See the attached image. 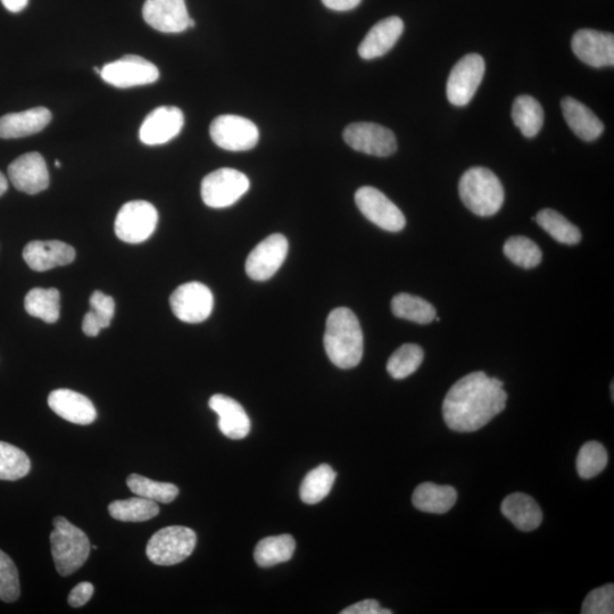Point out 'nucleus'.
<instances>
[{"label": "nucleus", "mask_w": 614, "mask_h": 614, "mask_svg": "<svg viewBox=\"0 0 614 614\" xmlns=\"http://www.w3.org/2000/svg\"><path fill=\"white\" fill-rule=\"evenodd\" d=\"M508 394L503 383L485 372L469 373L448 391L443 403L444 421L458 433H472L491 422L505 409Z\"/></svg>", "instance_id": "f257e3e1"}, {"label": "nucleus", "mask_w": 614, "mask_h": 614, "mask_svg": "<svg viewBox=\"0 0 614 614\" xmlns=\"http://www.w3.org/2000/svg\"><path fill=\"white\" fill-rule=\"evenodd\" d=\"M325 350L339 369H352L363 358L364 340L358 317L347 307H338L327 319Z\"/></svg>", "instance_id": "f03ea898"}, {"label": "nucleus", "mask_w": 614, "mask_h": 614, "mask_svg": "<svg viewBox=\"0 0 614 614\" xmlns=\"http://www.w3.org/2000/svg\"><path fill=\"white\" fill-rule=\"evenodd\" d=\"M461 201L478 217H493L502 209L504 189L491 170L476 167L464 172L460 184Z\"/></svg>", "instance_id": "7ed1b4c3"}, {"label": "nucleus", "mask_w": 614, "mask_h": 614, "mask_svg": "<svg viewBox=\"0 0 614 614\" xmlns=\"http://www.w3.org/2000/svg\"><path fill=\"white\" fill-rule=\"evenodd\" d=\"M53 525L49 539L55 567L58 574L68 577L87 562L91 545L84 531L64 517H56Z\"/></svg>", "instance_id": "20e7f679"}, {"label": "nucleus", "mask_w": 614, "mask_h": 614, "mask_svg": "<svg viewBox=\"0 0 614 614\" xmlns=\"http://www.w3.org/2000/svg\"><path fill=\"white\" fill-rule=\"evenodd\" d=\"M197 544L193 529L182 526L165 527L154 534L146 547L149 561L156 566L169 567L184 562Z\"/></svg>", "instance_id": "39448f33"}, {"label": "nucleus", "mask_w": 614, "mask_h": 614, "mask_svg": "<svg viewBox=\"0 0 614 614\" xmlns=\"http://www.w3.org/2000/svg\"><path fill=\"white\" fill-rule=\"evenodd\" d=\"M250 180L244 173L229 168L214 171L202 181L203 202L212 209L234 205L250 189Z\"/></svg>", "instance_id": "423d86ee"}, {"label": "nucleus", "mask_w": 614, "mask_h": 614, "mask_svg": "<svg viewBox=\"0 0 614 614\" xmlns=\"http://www.w3.org/2000/svg\"><path fill=\"white\" fill-rule=\"evenodd\" d=\"M159 213L154 205L145 201L124 204L115 220V234L124 243L140 244L154 234Z\"/></svg>", "instance_id": "0eeeda50"}, {"label": "nucleus", "mask_w": 614, "mask_h": 614, "mask_svg": "<svg viewBox=\"0 0 614 614\" xmlns=\"http://www.w3.org/2000/svg\"><path fill=\"white\" fill-rule=\"evenodd\" d=\"M214 144L230 152H246L260 139L259 128L251 120L239 115H220L210 127Z\"/></svg>", "instance_id": "6e6552de"}, {"label": "nucleus", "mask_w": 614, "mask_h": 614, "mask_svg": "<svg viewBox=\"0 0 614 614\" xmlns=\"http://www.w3.org/2000/svg\"><path fill=\"white\" fill-rule=\"evenodd\" d=\"M485 61L478 54H469L454 65L447 80L446 94L454 106H467L475 97L485 76Z\"/></svg>", "instance_id": "1a4fd4ad"}, {"label": "nucleus", "mask_w": 614, "mask_h": 614, "mask_svg": "<svg viewBox=\"0 0 614 614\" xmlns=\"http://www.w3.org/2000/svg\"><path fill=\"white\" fill-rule=\"evenodd\" d=\"M101 78L115 88L126 89L154 84L160 78V71L144 57L127 55L104 65Z\"/></svg>", "instance_id": "9d476101"}, {"label": "nucleus", "mask_w": 614, "mask_h": 614, "mask_svg": "<svg viewBox=\"0 0 614 614\" xmlns=\"http://www.w3.org/2000/svg\"><path fill=\"white\" fill-rule=\"evenodd\" d=\"M174 315L186 323H201L209 319L214 297L209 287L201 282H188L174 290L170 297Z\"/></svg>", "instance_id": "9b49d317"}, {"label": "nucleus", "mask_w": 614, "mask_h": 614, "mask_svg": "<svg viewBox=\"0 0 614 614\" xmlns=\"http://www.w3.org/2000/svg\"><path fill=\"white\" fill-rule=\"evenodd\" d=\"M345 143L356 152L387 157L397 151V140L392 130L377 123H352L344 131Z\"/></svg>", "instance_id": "f8f14e48"}, {"label": "nucleus", "mask_w": 614, "mask_h": 614, "mask_svg": "<svg viewBox=\"0 0 614 614\" xmlns=\"http://www.w3.org/2000/svg\"><path fill=\"white\" fill-rule=\"evenodd\" d=\"M355 203L359 210L377 227L389 232L402 231L406 220L398 207L380 190L362 187L355 194Z\"/></svg>", "instance_id": "ddd939ff"}, {"label": "nucleus", "mask_w": 614, "mask_h": 614, "mask_svg": "<svg viewBox=\"0 0 614 614\" xmlns=\"http://www.w3.org/2000/svg\"><path fill=\"white\" fill-rule=\"evenodd\" d=\"M288 248L285 236L275 234L265 238L247 257L248 277L256 281H265L275 276L286 260Z\"/></svg>", "instance_id": "4468645a"}, {"label": "nucleus", "mask_w": 614, "mask_h": 614, "mask_svg": "<svg viewBox=\"0 0 614 614\" xmlns=\"http://www.w3.org/2000/svg\"><path fill=\"white\" fill-rule=\"evenodd\" d=\"M184 113L176 106H161L146 116L139 130L141 143L159 146L179 136L184 128Z\"/></svg>", "instance_id": "2eb2a0df"}, {"label": "nucleus", "mask_w": 614, "mask_h": 614, "mask_svg": "<svg viewBox=\"0 0 614 614\" xmlns=\"http://www.w3.org/2000/svg\"><path fill=\"white\" fill-rule=\"evenodd\" d=\"M572 52L583 63L601 69L614 65V36L612 33L583 29L571 41Z\"/></svg>", "instance_id": "dca6fc26"}, {"label": "nucleus", "mask_w": 614, "mask_h": 614, "mask_svg": "<svg viewBox=\"0 0 614 614\" xmlns=\"http://www.w3.org/2000/svg\"><path fill=\"white\" fill-rule=\"evenodd\" d=\"M143 18L149 27L163 33H181L189 29L186 0H146Z\"/></svg>", "instance_id": "f3484780"}, {"label": "nucleus", "mask_w": 614, "mask_h": 614, "mask_svg": "<svg viewBox=\"0 0 614 614\" xmlns=\"http://www.w3.org/2000/svg\"><path fill=\"white\" fill-rule=\"evenodd\" d=\"M8 177L22 193L36 195L49 186V173L43 156L37 152L24 154L10 164Z\"/></svg>", "instance_id": "a211bd4d"}, {"label": "nucleus", "mask_w": 614, "mask_h": 614, "mask_svg": "<svg viewBox=\"0 0 614 614\" xmlns=\"http://www.w3.org/2000/svg\"><path fill=\"white\" fill-rule=\"evenodd\" d=\"M23 259L33 271L45 272L72 263L76 259V251L72 246L57 240H36L24 248Z\"/></svg>", "instance_id": "6ab92c4d"}, {"label": "nucleus", "mask_w": 614, "mask_h": 614, "mask_svg": "<svg viewBox=\"0 0 614 614\" xmlns=\"http://www.w3.org/2000/svg\"><path fill=\"white\" fill-rule=\"evenodd\" d=\"M48 405L58 417L76 425L88 426L97 418L93 402L71 389H56L49 394Z\"/></svg>", "instance_id": "aec40b11"}, {"label": "nucleus", "mask_w": 614, "mask_h": 614, "mask_svg": "<svg viewBox=\"0 0 614 614\" xmlns=\"http://www.w3.org/2000/svg\"><path fill=\"white\" fill-rule=\"evenodd\" d=\"M209 406L218 414L221 433L230 439H243L251 431V420L242 405L234 398L217 394L210 398Z\"/></svg>", "instance_id": "412c9836"}, {"label": "nucleus", "mask_w": 614, "mask_h": 614, "mask_svg": "<svg viewBox=\"0 0 614 614\" xmlns=\"http://www.w3.org/2000/svg\"><path fill=\"white\" fill-rule=\"evenodd\" d=\"M403 31L404 23L398 16L378 22L362 40L359 55L368 61L384 56L396 45Z\"/></svg>", "instance_id": "4be33fe9"}, {"label": "nucleus", "mask_w": 614, "mask_h": 614, "mask_svg": "<svg viewBox=\"0 0 614 614\" xmlns=\"http://www.w3.org/2000/svg\"><path fill=\"white\" fill-rule=\"evenodd\" d=\"M52 121V112L46 107H35L20 113H10L0 118V138L16 139L38 134Z\"/></svg>", "instance_id": "5701e85b"}, {"label": "nucleus", "mask_w": 614, "mask_h": 614, "mask_svg": "<svg viewBox=\"0 0 614 614\" xmlns=\"http://www.w3.org/2000/svg\"><path fill=\"white\" fill-rule=\"evenodd\" d=\"M561 109L564 120L580 139L594 141L602 136V121L585 104L575 98L566 97L562 99Z\"/></svg>", "instance_id": "b1692460"}, {"label": "nucleus", "mask_w": 614, "mask_h": 614, "mask_svg": "<svg viewBox=\"0 0 614 614\" xmlns=\"http://www.w3.org/2000/svg\"><path fill=\"white\" fill-rule=\"evenodd\" d=\"M501 510L503 516L522 531H533L541 526L543 512L533 497L514 493L506 497Z\"/></svg>", "instance_id": "393cba45"}, {"label": "nucleus", "mask_w": 614, "mask_h": 614, "mask_svg": "<svg viewBox=\"0 0 614 614\" xmlns=\"http://www.w3.org/2000/svg\"><path fill=\"white\" fill-rule=\"evenodd\" d=\"M458 500V493L452 486L423 483L412 496L413 505L422 512L443 514L450 511Z\"/></svg>", "instance_id": "a878e982"}, {"label": "nucleus", "mask_w": 614, "mask_h": 614, "mask_svg": "<svg viewBox=\"0 0 614 614\" xmlns=\"http://www.w3.org/2000/svg\"><path fill=\"white\" fill-rule=\"evenodd\" d=\"M296 542L293 536L279 535L262 539L256 545L254 559L262 568L277 566L293 558Z\"/></svg>", "instance_id": "bb28decb"}, {"label": "nucleus", "mask_w": 614, "mask_h": 614, "mask_svg": "<svg viewBox=\"0 0 614 614\" xmlns=\"http://www.w3.org/2000/svg\"><path fill=\"white\" fill-rule=\"evenodd\" d=\"M512 120L520 129L522 135L533 138L544 126V110L534 97L519 96L513 103Z\"/></svg>", "instance_id": "cd10ccee"}, {"label": "nucleus", "mask_w": 614, "mask_h": 614, "mask_svg": "<svg viewBox=\"0 0 614 614\" xmlns=\"http://www.w3.org/2000/svg\"><path fill=\"white\" fill-rule=\"evenodd\" d=\"M61 294L56 288H33L24 300V307L31 317L46 323H55L60 319Z\"/></svg>", "instance_id": "c85d7f7f"}, {"label": "nucleus", "mask_w": 614, "mask_h": 614, "mask_svg": "<svg viewBox=\"0 0 614 614\" xmlns=\"http://www.w3.org/2000/svg\"><path fill=\"white\" fill-rule=\"evenodd\" d=\"M90 311L82 322V330L89 337H97L103 329L109 328L115 313L113 298L99 290L91 295Z\"/></svg>", "instance_id": "c756f323"}, {"label": "nucleus", "mask_w": 614, "mask_h": 614, "mask_svg": "<svg viewBox=\"0 0 614 614\" xmlns=\"http://www.w3.org/2000/svg\"><path fill=\"white\" fill-rule=\"evenodd\" d=\"M337 474L328 464H321L309 472L302 481L300 496L306 504H317L333 489Z\"/></svg>", "instance_id": "7c9ffc66"}, {"label": "nucleus", "mask_w": 614, "mask_h": 614, "mask_svg": "<svg viewBox=\"0 0 614 614\" xmlns=\"http://www.w3.org/2000/svg\"><path fill=\"white\" fill-rule=\"evenodd\" d=\"M392 311L395 317L428 325L436 318V310L433 305L418 296L411 294H398L393 298Z\"/></svg>", "instance_id": "2f4dec72"}, {"label": "nucleus", "mask_w": 614, "mask_h": 614, "mask_svg": "<svg viewBox=\"0 0 614 614\" xmlns=\"http://www.w3.org/2000/svg\"><path fill=\"white\" fill-rule=\"evenodd\" d=\"M111 517L123 522L148 521L160 513V506L144 497H132L128 500L114 501L109 505Z\"/></svg>", "instance_id": "473e14b6"}, {"label": "nucleus", "mask_w": 614, "mask_h": 614, "mask_svg": "<svg viewBox=\"0 0 614 614\" xmlns=\"http://www.w3.org/2000/svg\"><path fill=\"white\" fill-rule=\"evenodd\" d=\"M533 220L560 244L577 245L582 240V232L557 211L542 210Z\"/></svg>", "instance_id": "72a5a7b5"}, {"label": "nucleus", "mask_w": 614, "mask_h": 614, "mask_svg": "<svg viewBox=\"0 0 614 614\" xmlns=\"http://www.w3.org/2000/svg\"><path fill=\"white\" fill-rule=\"evenodd\" d=\"M127 485L132 493L156 503L169 504L179 495V488L176 485L160 483L136 474L128 477Z\"/></svg>", "instance_id": "f704fd0d"}, {"label": "nucleus", "mask_w": 614, "mask_h": 614, "mask_svg": "<svg viewBox=\"0 0 614 614\" xmlns=\"http://www.w3.org/2000/svg\"><path fill=\"white\" fill-rule=\"evenodd\" d=\"M503 252L512 263L527 270L538 267L543 259L541 248L533 240L522 236L506 240Z\"/></svg>", "instance_id": "c9c22d12"}, {"label": "nucleus", "mask_w": 614, "mask_h": 614, "mask_svg": "<svg viewBox=\"0 0 614 614\" xmlns=\"http://www.w3.org/2000/svg\"><path fill=\"white\" fill-rule=\"evenodd\" d=\"M425 358L422 348L416 344H404L396 350L387 363L392 378L402 380L416 372Z\"/></svg>", "instance_id": "e433bc0d"}, {"label": "nucleus", "mask_w": 614, "mask_h": 614, "mask_svg": "<svg viewBox=\"0 0 614 614\" xmlns=\"http://www.w3.org/2000/svg\"><path fill=\"white\" fill-rule=\"evenodd\" d=\"M31 470L29 456L20 448L0 442V480L15 481L28 476Z\"/></svg>", "instance_id": "4c0bfd02"}, {"label": "nucleus", "mask_w": 614, "mask_h": 614, "mask_svg": "<svg viewBox=\"0 0 614 614\" xmlns=\"http://www.w3.org/2000/svg\"><path fill=\"white\" fill-rule=\"evenodd\" d=\"M609 456L605 447L597 442H588L580 448L577 456V471L580 478L592 479L607 467Z\"/></svg>", "instance_id": "58836bf2"}, {"label": "nucleus", "mask_w": 614, "mask_h": 614, "mask_svg": "<svg viewBox=\"0 0 614 614\" xmlns=\"http://www.w3.org/2000/svg\"><path fill=\"white\" fill-rule=\"evenodd\" d=\"M21 594L18 569L6 553L0 550V601H18Z\"/></svg>", "instance_id": "ea45409f"}, {"label": "nucleus", "mask_w": 614, "mask_h": 614, "mask_svg": "<svg viewBox=\"0 0 614 614\" xmlns=\"http://www.w3.org/2000/svg\"><path fill=\"white\" fill-rule=\"evenodd\" d=\"M614 612V586L604 585L589 593L583 603V614H612Z\"/></svg>", "instance_id": "a19ab883"}, {"label": "nucleus", "mask_w": 614, "mask_h": 614, "mask_svg": "<svg viewBox=\"0 0 614 614\" xmlns=\"http://www.w3.org/2000/svg\"><path fill=\"white\" fill-rule=\"evenodd\" d=\"M94 585L90 583H81L74 587L69 595V604L72 608H81L87 604L94 595Z\"/></svg>", "instance_id": "79ce46f5"}, {"label": "nucleus", "mask_w": 614, "mask_h": 614, "mask_svg": "<svg viewBox=\"0 0 614 614\" xmlns=\"http://www.w3.org/2000/svg\"><path fill=\"white\" fill-rule=\"evenodd\" d=\"M342 614H392L393 611L381 608L376 600H365L344 609Z\"/></svg>", "instance_id": "37998d69"}, {"label": "nucleus", "mask_w": 614, "mask_h": 614, "mask_svg": "<svg viewBox=\"0 0 614 614\" xmlns=\"http://www.w3.org/2000/svg\"><path fill=\"white\" fill-rule=\"evenodd\" d=\"M361 2L362 0H322L323 5L329 8V10L337 12L352 11L355 7H358Z\"/></svg>", "instance_id": "c03bdc74"}, {"label": "nucleus", "mask_w": 614, "mask_h": 614, "mask_svg": "<svg viewBox=\"0 0 614 614\" xmlns=\"http://www.w3.org/2000/svg\"><path fill=\"white\" fill-rule=\"evenodd\" d=\"M7 11L20 13L27 7L29 0H2Z\"/></svg>", "instance_id": "a18cd8bd"}, {"label": "nucleus", "mask_w": 614, "mask_h": 614, "mask_svg": "<svg viewBox=\"0 0 614 614\" xmlns=\"http://www.w3.org/2000/svg\"><path fill=\"white\" fill-rule=\"evenodd\" d=\"M8 189V182L4 174L0 172V196H3Z\"/></svg>", "instance_id": "49530a36"}, {"label": "nucleus", "mask_w": 614, "mask_h": 614, "mask_svg": "<svg viewBox=\"0 0 614 614\" xmlns=\"http://www.w3.org/2000/svg\"><path fill=\"white\" fill-rule=\"evenodd\" d=\"M55 167L56 168H61L62 167V163L60 161H55Z\"/></svg>", "instance_id": "de8ad7c7"}]
</instances>
